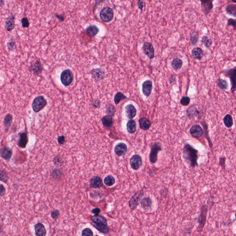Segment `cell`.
<instances>
[{"label": "cell", "instance_id": "cell-1", "mask_svg": "<svg viewBox=\"0 0 236 236\" xmlns=\"http://www.w3.org/2000/svg\"><path fill=\"white\" fill-rule=\"evenodd\" d=\"M183 157L185 162L191 167H195L197 165L198 151L189 144H186L183 150Z\"/></svg>", "mask_w": 236, "mask_h": 236}, {"label": "cell", "instance_id": "cell-2", "mask_svg": "<svg viewBox=\"0 0 236 236\" xmlns=\"http://www.w3.org/2000/svg\"><path fill=\"white\" fill-rule=\"evenodd\" d=\"M161 150L160 143H154L151 145V151L149 154V161L152 164H155L158 160V154Z\"/></svg>", "mask_w": 236, "mask_h": 236}, {"label": "cell", "instance_id": "cell-3", "mask_svg": "<svg viewBox=\"0 0 236 236\" xmlns=\"http://www.w3.org/2000/svg\"><path fill=\"white\" fill-rule=\"evenodd\" d=\"M47 104V102L43 96H38L33 100L32 108L33 111L36 113L39 112L44 108Z\"/></svg>", "mask_w": 236, "mask_h": 236}, {"label": "cell", "instance_id": "cell-4", "mask_svg": "<svg viewBox=\"0 0 236 236\" xmlns=\"http://www.w3.org/2000/svg\"><path fill=\"white\" fill-rule=\"evenodd\" d=\"M73 79V73L71 70L66 69L62 72L60 75V80L63 85L68 86L72 83Z\"/></svg>", "mask_w": 236, "mask_h": 236}, {"label": "cell", "instance_id": "cell-5", "mask_svg": "<svg viewBox=\"0 0 236 236\" xmlns=\"http://www.w3.org/2000/svg\"><path fill=\"white\" fill-rule=\"evenodd\" d=\"M100 18L105 22H110L113 19L114 13L112 8L109 7H104L100 12Z\"/></svg>", "mask_w": 236, "mask_h": 236}, {"label": "cell", "instance_id": "cell-6", "mask_svg": "<svg viewBox=\"0 0 236 236\" xmlns=\"http://www.w3.org/2000/svg\"><path fill=\"white\" fill-rule=\"evenodd\" d=\"M143 195H144V192L143 190H141L137 191L131 197L129 202V207L131 209H134L137 207V205L139 204V202L141 201Z\"/></svg>", "mask_w": 236, "mask_h": 236}, {"label": "cell", "instance_id": "cell-7", "mask_svg": "<svg viewBox=\"0 0 236 236\" xmlns=\"http://www.w3.org/2000/svg\"><path fill=\"white\" fill-rule=\"evenodd\" d=\"M201 3L202 12L206 15H208L213 8L214 0H200Z\"/></svg>", "mask_w": 236, "mask_h": 236}, {"label": "cell", "instance_id": "cell-8", "mask_svg": "<svg viewBox=\"0 0 236 236\" xmlns=\"http://www.w3.org/2000/svg\"><path fill=\"white\" fill-rule=\"evenodd\" d=\"M130 164L131 168L134 170L139 169L142 165V160L141 156L138 155H133L130 159Z\"/></svg>", "mask_w": 236, "mask_h": 236}, {"label": "cell", "instance_id": "cell-9", "mask_svg": "<svg viewBox=\"0 0 236 236\" xmlns=\"http://www.w3.org/2000/svg\"><path fill=\"white\" fill-rule=\"evenodd\" d=\"M127 150V145L124 143H120L115 146L114 152L118 156H121L126 154Z\"/></svg>", "mask_w": 236, "mask_h": 236}, {"label": "cell", "instance_id": "cell-10", "mask_svg": "<svg viewBox=\"0 0 236 236\" xmlns=\"http://www.w3.org/2000/svg\"><path fill=\"white\" fill-rule=\"evenodd\" d=\"M143 49L145 54L150 59H152L154 57V49L151 43L148 42L144 43Z\"/></svg>", "mask_w": 236, "mask_h": 236}, {"label": "cell", "instance_id": "cell-11", "mask_svg": "<svg viewBox=\"0 0 236 236\" xmlns=\"http://www.w3.org/2000/svg\"><path fill=\"white\" fill-rule=\"evenodd\" d=\"M226 75L230 78L232 84V91L234 92L236 89V68L229 70L226 72Z\"/></svg>", "mask_w": 236, "mask_h": 236}, {"label": "cell", "instance_id": "cell-12", "mask_svg": "<svg viewBox=\"0 0 236 236\" xmlns=\"http://www.w3.org/2000/svg\"><path fill=\"white\" fill-rule=\"evenodd\" d=\"M190 133L193 137L199 138L203 134V130L199 125H194L190 129Z\"/></svg>", "mask_w": 236, "mask_h": 236}, {"label": "cell", "instance_id": "cell-13", "mask_svg": "<svg viewBox=\"0 0 236 236\" xmlns=\"http://www.w3.org/2000/svg\"><path fill=\"white\" fill-rule=\"evenodd\" d=\"M125 112L126 116L129 119H131L136 115V109L131 104H129L125 107Z\"/></svg>", "mask_w": 236, "mask_h": 236}, {"label": "cell", "instance_id": "cell-14", "mask_svg": "<svg viewBox=\"0 0 236 236\" xmlns=\"http://www.w3.org/2000/svg\"><path fill=\"white\" fill-rule=\"evenodd\" d=\"M152 83L150 80H146L142 85V90L143 94L146 96L150 95L152 92Z\"/></svg>", "mask_w": 236, "mask_h": 236}, {"label": "cell", "instance_id": "cell-15", "mask_svg": "<svg viewBox=\"0 0 236 236\" xmlns=\"http://www.w3.org/2000/svg\"><path fill=\"white\" fill-rule=\"evenodd\" d=\"M92 225L95 228H96L100 232L103 234H108L109 233V228L108 227L107 225L102 223H96L93 222Z\"/></svg>", "mask_w": 236, "mask_h": 236}, {"label": "cell", "instance_id": "cell-16", "mask_svg": "<svg viewBox=\"0 0 236 236\" xmlns=\"http://www.w3.org/2000/svg\"><path fill=\"white\" fill-rule=\"evenodd\" d=\"M102 180L98 176L93 177L90 181V186L92 188H100L102 186Z\"/></svg>", "mask_w": 236, "mask_h": 236}, {"label": "cell", "instance_id": "cell-17", "mask_svg": "<svg viewBox=\"0 0 236 236\" xmlns=\"http://www.w3.org/2000/svg\"><path fill=\"white\" fill-rule=\"evenodd\" d=\"M35 234L37 236H44L46 234V230L43 225L41 223L36 224L35 226Z\"/></svg>", "mask_w": 236, "mask_h": 236}, {"label": "cell", "instance_id": "cell-18", "mask_svg": "<svg viewBox=\"0 0 236 236\" xmlns=\"http://www.w3.org/2000/svg\"><path fill=\"white\" fill-rule=\"evenodd\" d=\"M92 77L96 81L101 80L104 77V72L102 70L100 69H94L92 70Z\"/></svg>", "mask_w": 236, "mask_h": 236}, {"label": "cell", "instance_id": "cell-19", "mask_svg": "<svg viewBox=\"0 0 236 236\" xmlns=\"http://www.w3.org/2000/svg\"><path fill=\"white\" fill-rule=\"evenodd\" d=\"M141 207L145 210H149L151 208L152 201L149 197H144L141 201Z\"/></svg>", "mask_w": 236, "mask_h": 236}, {"label": "cell", "instance_id": "cell-20", "mask_svg": "<svg viewBox=\"0 0 236 236\" xmlns=\"http://www.w3.org/2000/svg\"><path fill=\"white\" fill-rule=\"evenodd\" d=\"M12 155V152L10 149L7 147H3L1 150V157L6 160H9Z\"/></svg>", "mask_w": 236, "mask_h": 236}, {"label": "cell", "instance_id": "cell-21", "mask_svg": "<svg viewBox=\"0 0 236 236\" xmlns=\"http://www.w3.org/2000/svg\"><path fill=\"white\" fill-rule=\"evenodd\" d=\"M139 123L140 128L143 130H148L151 126V122L146 118H141Z\"/></svg>", "mask_w": 236, "mask_h": 236}, {"label": "cell", "instance_id": "cell-22", "mask_svg": "<svg viewBox=\"0 0 236 236\" xmlns=\"http://www.w3.org/2000/svg\"><path fill=\"white\" fill-rule=\"evenodd\" d=\"M92 222L96 223H102L107 225V220L105 217L101 215H95L91 216Z\"/></svg>", "mask_w": 236, "mask_h": 236}, {"label": "cell", "instance_id": "cell-23", "mask_svg": "<svg viewBox=\"0 0 236 236\" xmlns=\"http://www.w3.org/2000/svg\"><path fill=\"white\" fill-rule=\"evenodd\" d=\"M192 55L194 59L200 60L203 56V51L200 48H195L192 50Z\"/></svg>", "mask_w": 236, "mask_h": 236}, {"label": "cell", "instance_id": "cell-24", "mask_svg": "<svg viewBox=\"0 0 236 236\" xmlns=\"http://www.w3.org/2000/svg\"><path fill=\"white\" fill-rule=\"evenodd\" d=\"M225 10L227 14L236 17V4H228L226 7Z\"/></svg>", "mask_w": 236, "mask_h": 236}, {"label": "cell", "instance_id": "cell-25", "mask_svg": "<svg viewBox=\"0 0 236 236\" xmlns=\"http://www.w3.org/2000/svg\"><path fill=\"white\" fill-rule=\"evenodd\" d=\"M28 142L27 134L26 133H21L20 134V138L19 141L18 145L19 147L24 148Z\"/></svg>", "mask_w": 236, "mask_h": 236}, {"label": "cell", "instance_id": "cell-26", "mask_svg": "<svg viewBox=\"0 0 236 236\" xmlns=\"http://www.w3.org/2000/svg\"><path fill=\"white\" fill-rule=\"evenodd\" d=\"M102 122L103 125L107 127H111L113 123L112 116L110 115H106L102 117Z\"/></svg>", "mask_w": 236, "mask_h": 236}, {"label": "cell", "instance_id": "cell-27", "mask_svg": "<svg viewBox=\"0 0 236 236\" xmlns=\"http://www.w3.org/2000/svg\"><path fill=\"white\" fill-rule=\"evenodd\" d=\"M127 129L128 132L133 133L136 130V123L134 120H129L127 124Z\"/></svg>", "mask_w": 236, "mask_h": 236}, {"label": "cell", "instance_id": "cell-28", "mask_svg": "<svg viewBox=\"0 0 236 236\" xmlns=\"http://www.w3.org/2000/svg\"><path fill=\"white\" fill-rule=\"evenodd\" d=\"M99 29L95 25H91L87 29V32L88 35L91 37L95 36L99 32Z\"/></svg>", "mask_w": 236, "mask_h": 236}, {"label": "cell", "instance_id": "cell-29", "mask_svg": "<svg viewBox=\"0 0 236 236\" xmlns=\"http://www.w3.org/2000/svg\"><path fill=\"white\" fill-rule=\"evenodd\" d=\"M12 122V116L10 114H7L4 118V121H3V125L4 128L6 130H7L10 125L11 123Z\"/></svg>", "mask_w": 236, "mask_h": 236}, {"label": "cell", "instance_id": "cell-30", "mask_svg": "<svg viewBox=\"0 0 236 236\" xmlns=\"http://www.w3.org/2000/svg\"><path fill=\"white\" fill-rule=\"evenodd\" d=\"M31 69L34 73L37 74H39L42 69L41 63L38 61H37L31 66Z\"/></svg>", "mask_w": 236, "mask_h": 236}, {"label": "cell", "instance_id": "cell-31", "mask_svg": "<svg viewBox=\"0 0 236 236\" xmlns=\"http://www.w3.org/2000/svg\"><path fill=\"white\" fill-rule=\"evenodd\" d=\"M172 65L175 70H178L182 67V65H183V62L180 59H178V58H175V59H173V60L172 62Z\"/></svg>", "mask_w": 236, "mask_h": 236}, {"label": "cell", "instance_id": "cell-32", "mask_svg": "<svg viewBox=\"0 0 236 236\" xmlns=\"http://www.w3.org/2000/svg\"><path fill=\"white\" fill-rule=\"evenodd\" d=\"M104 182L107 186H111L115 183V179L114 177L112 175H108L105 177L104 179Z\"/></svg>", "mask_w": 236, "mask_h": 236}, {"label": "cell", "instance_id": "cell-33", "mask_svg": "<svg viewBox=\"0 0 236 236\" xmlns=\"http://www.w3.org/2000/svg\"><path fill=\"white\" fill-rule=\"evenodd\" d=\"M14 19L13 16H11L7 19L6 24V27L7 31L12 30L14 27Z\"/></svg>", "mask_w": 236, "mask_h": 236}, {"label": "cell", "instance_id": "cell-34", "mask_svg": "<svg viewBox=\"0 0 236 236\" xmlns=\"http://www.w3.org/2000/svg\"><path fill=\"white\" fill-rule=\"evenodd\" d=\"M224 123L226 126L227 127H231L233 125V120H232V116L229 114H227L224 118Z\"/></svg>", "mask_w": 236, "mask_h": 236}, {"label": "cell", "instance_id": "cell-35", "mask_svg": "<svg viewBox=\"0 0 236 236\" xmlns=\"http://www.w3.org/2000/svg\"><path fill=\"white\" fill-rule=\"evenodd\" d=\"M126 98H127L126 96H125L123 93H121V92H118L114 96V102H115V104L117 105L119 103L121 100L126 99Z\"/></svg>", "mask_w": 236, "mask_h": 236}, {"label": "cell", "instance_id": "cell-36", "mask_svg": "<svg viewBox=\"0 0 236 236\" xmlns=\"http://www.w3.org/2000/svg\"><path fill=\"white\" fill-rule=\"evenodd\" d=\"M199 39V34L197 31H193L190 34V40L193 45L196 44Z\"/></svg>", "mask_w": 236, "mask_h": 236}, {"label": "cell", "instance_id": "cell-37", "mask_svg": "<svg viewBox=\"0 0 236 236\" xmlns=\"http://www.w3.org/2000/svg\"><path fill=\"white\" fill-rule=\"evenodd\" d=\"M202 43L206 47L209 48L212 45V41L207 36H204L202 37Z\"/></svg>", "mask_w": 236, "mask_h": 236}, {"label": "cell", "instance_id": "cell-38", "mask_svg": "<svg viewBox=\"0 0 236 236\" xmlns=\"http://www.w3.org/2000/svg\"><path fill=\"white\" fill-rule=\"evenodd\" d=\"M218 85L223 90L226 89L228 87V84H227V82L225 80H223V79H220L219 80Z\"/></svg>", "mask_w": 236, "mask_h": 236}, {"label": "cell", "instance_id": "cell-39", "mask_svg": "<svg viewBox=\"0 0 236 236\" xmlns=\"http://www.w3.org/2000/svg\"><path fill=\"white\" fill-rule=\"evenodd\" d=\"M82 236H92L93 235V232L91 229L90 228H86L82 231Z\"/></svg>", "mask_w": 236, "mask_h": 236}, {"label": "cell", "instance_id": "cell-40", "mask_svg": "<svg viewBox=\"0 0 236 236\" xmlns=\"http://www.w3.org/2000/svg\"><path fill=\"white\" fill-rule=\"evenodd\" d=\"M190 102V99L188 97H183L181 99L180 103L183 106H187L189 105Z\"/></svg>", "mask_w": 236, "mask_h": 236}, {"label": "cell", "instance_id": "cell-41", "mask_svg": "<svg viewBox=\"0 0 236 236\" xmlns=\"http://www.w3.org/2000/svg\"><path fill=\"white\" fill-rule=\"evenodd\" d=\"M107 113L108 114L114 115L115 112V108L112 105H110L107 109Z\"/></svg>", "mask_w": 236, "mask_h": 236}, {"label": "cell", "instance_id": "cell-42", "mask_svg": "<svg viewBox=\"0 0 236 236\" xmlns=\"http://www.w3.org/2000/svg\"><path fill=\"white\" fill-rule=\"evenodd\" d=\"M7 174L2 171H1V180L3 182H6L8 178Z\"/></svg>", "mask_w": 236, "mask_h": 236}, {"label": "cell", "instance_id": "cell-43", "mask_svg": "<svg viewBox=\"0 0 236 236\" xmlns=\"http://www.w3.org/2000/svg\"><path fill=\"white\" fill-rule=\"evenodd\" d=\"M227 25H232L233 26L234 28H236V19H228V22H227Z\"/></svg>", "mask_w": 236, "mask_h": 236}, {"label": "cell", "instance_id": "cell-44", "mask_svg": "<svg viewBox=\"0 0 236 236\" xmlns=\"http://www.w3.org/2000/svg\"><path fill=\"white\" fill-rule=\"evenodd\" d=\"M21 22H22V25L23 27H27L29 26V23L27 18H24L22 19V20H21Z\"/></svg>", "mask_w": 236, "mask_h": 236}, {"label": "cell", "instance_id": "cell-45", "mask_svg": "<svg viewBox=\"0 0 236 236\" xmlns=\"http://www.w3.org/2000/svg\"><path fill=\"white\" fill-rule=\"evenodd\" d=\"M59 215V211L58 210H55L51 213V217L54 219L56 220L58 218Z\"/></svg>", "mask_w": 236, "mask_h": 236}, {"label": "cell", "instance_id": "cell-46", "mask_svg": "<svg viewBox=\"0 0 236 236\" xmlns=\"http://www.w3.org/2000/svg\"><path fill=\"white\" fill-rule=\"evenodd\" d=\"M137 4H138V8L142 11L143 7V0H137Z\"/></svg>", "mask_w": 236, "mask_h": 236}, {"label": "cell", "instance_id": "cell-47", "mask_svg": "<svg viewBox=\"0 0 236 236\" xmlns=\"http://www.w3.org/2000/svg\"><path fill=\"white\" fill-rule=\"evenodd\" d=\"M58 142L60 144H64V143L65 142V139L64 136H61L59 137L58 138Z\"/></svg>", "mask_w": 236, "mask_h": 236}, {"label": "cell", "instance_id": "cell-48", "mask_svg": "<svg viewBox=\"0 0 236 236\" xmlns=\"http://www.w3.org/2000/svg\"><path fill=\"white\" fill-rule=\"evenodd\" d=\"M5 192H6V190H5V188H4V186H3L2 184H1V188H0V194H1V196H2L4 195V194H5Z\"/></svg>", "mask_w": 236, "mask_h": 236}, {"label": "cell", "instance_id": "cell-49", "mask_svg": "<svg viewBox=\"0 0 236 236\" xmlns=\"http://www.w3.org/2000/svg\"><path fill=\"white\" fill-rule=\"evenodd\" d=\"M92 212L94 214H95V215H98L101 212V209L98 208H96L92 209Z\"/></svg>", "mask_w": 236, "mask_h": 236}, {"label": "cell", "instance_id": "cell-50", "mask_svg": "<svg viewBox=\"0 0 236 236\" xmlns=\"http://www.w3.org/2000/svg\"><path fill=\"white\" fill-rule=\"evenodd\" d=\"M14 46H15V45H14V43L13 42H11L8 43V49H10V50H11V49H14Z\"/></svg>", "mask_w": 236, "mask_h": 236}, {"label": "cell", "instance_id": "cell-51", "mask_svg": "<svg viewBox=\"0 0 236 236\" xmlns=\"http://www.w3.org/2000/svg\"><path fill=\"white\" fill-rule=\"evenodd\" d=\"M231 1L234 3H236V0H231Z\"/></svg>", "mask_w": 236, "mask_h": 236}]
</instances>
